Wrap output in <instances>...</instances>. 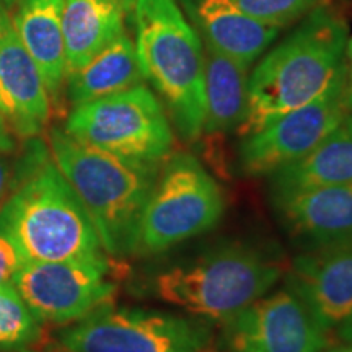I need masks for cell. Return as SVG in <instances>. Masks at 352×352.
<instances>
[{"mask_svg": "<svg viewBox=\"0 0 352 352\" xmlns=\"http://www.w3.org/2000/svg\"><path fill=\"white\" fill-rule=\"evenodd\" d=\"M64 131L78 142L145 165L160 166L175 144L164 104L144 83L74 107Z\"/></svg>", "mask_w": 352, "mask_h": 352, "instance_id": "52a82bcc", "label": "cell"}, {"mask_svg": "<svg viewBox=\"0 0 352 352\" xmlns=\"http://www.w3.org/2000/svg\"><path fill=\"white\" fill-rule=\"evenodd\" d=\"M13 285L41 323L72 324L111 303L116 284L108 279L107 256L23 263Z\"/></svg>", "mask_w": 352, "mask_h": 352, "instance_id": "9c48e42d", "label": "cell"}, {"mask_svg": "<svg viewBox=\"0 0 352 352\" xmlns=\"http://www.w3.org/2000/svg\"><path fill=\"white\" fill-rule=\"evenodd\" d=\"M283 270L243 243L219 246L153 277L152 292L188 314L227 323L270 292Z\"/></svg>", "mask_w": 352, "mask_h": 352, "instance_id": "5b68a950", "label": "cell"}, {"mask_svg": "<svg viewBox=\"0 0 352 352\" xmlns=\"http://www.w3.org/2000/svg\"><path fill=\"white\" fill-rule=\"evenodd\" d=\"M228 2L245 15L277 28L294 23L318 6V0H228Z\"/></svg>", "mask_w": 352, "mask_h": 352, "instance_id": "7402d4cb", "label": "cell"}, {"mask_svg": "<svg viewBox=\"0 0 352 352\" xmlns=\"http://www.w3.org/2000/svg\"><path fill=\"white\" fill-rule=\"evenodd\" d=\"M183 3L202 41L248 67L280 33V28L245 15L228 0H183Z\"/></svg>", "mask_w": 352, "mask_h": 352, "instance_id": "2e32d148", "label": "cell"}, {"mask_svg": "<svg viewBox=\"0 0 352 352\" xmlns=\"http://www.w3.org/2000/svg\"><path fill=\"white\" fill-rule=\"evenodd\" d=\"M12 352H36L33 349H28V347H23V349H19V351H12Z\"/></svg>", "mask_w": 352, "mask_h": 352, "instance_id": "1f68e13d", "label": "cell"}, {"mask_svg": "<svg viewBox=\"0 0 352 352\" xmlns=\"http://www.w3.org/2000/svg\"><path fill=\"white\" fill-rule=\"evenodd\" d=\"M41 336V321L33 315L15 285H0V351H19Z\"/></svg>", "mask_w": 352, "mask_h": 352, "instance_id": "44dd1931", "label": "cell"}, {"mask_svg": "<svg viewBox=\"0 0 352 352\" xmlns=\"http://www.w3.org/2000/svg\"><path fill=\"white\" fill-rule=\"evenodd\" d=\"M8 179H10V171H8V164L3 158V153H0V206H2L3 197H6Z\"/></svg>", "mask_w": 352, "mask_h": 352, "instance_id": "d4e9b609", "label": "cell"}, {"mask_svg": "<svg viewBox=\"0 0 352 352\" xmlns=\"http://www.w3.org/2000/svg\"><path fill=\"white\" fill-rule=\"evenodd\" d=\"M124 3H126L127 15H129V12H131V8H132V3H134V0H124Z\"/></svg>", "mask_w": 352, "mask_h": 352, "instance_id": "4dcf8cb0", "label": "cell"}, {"mask_svg": "<svg viewBox=\"0 0 352 352\" xmlns=\"http://www.w3.org/2000/svg\"><path fill=\"white\" fill-rule=\"evenodd\" d=\"M13 131L8 126V122L6 121V118L0 114V153H12L15 151L16 144H15V138H13Z\"/></svg>", "mask_w": 352, "mask_h": 352, "instance_id": "cb8c5ba5", "label": "cell"}, {"mask_svg": "<svg viewBox=\"0 0 352 352\" xmlns=\"http://www.w3.org/2000/svg\"><path fill=\"white\" fill-rule=\"evenodd\" d=\"M347 88L344 65L318 98L245 135L240 144L241 171L248 176H271L314 151L349 113L346 107Z\"/></svg>", "mask_w": 352, "mask_h": 352, "instance_id": "30bf717a", "label": "cell"}, {"mask_svg": "<svg viewBox=\"0 0 352 352\" xmlns=\"http://www.w3.org/2000/svg\"><path fill=\"white\" fill-rule=\"evenodd\" d=\"M65 352H212L199 321L142 308H96L59 334Z\"/></svg>", "mask_w": 352, "mask_h": 352, "instance_id": "ba28073f", "label": "cell"}, {"mask_svg": "<svg viewBox=\"0 0 352 352\" xmlns=\"http://www.w3.org/2000/svg\"><path fill=\"white\" fill-rule=\"evenodd\" d=\"M344 63H346V70H347V85H349V90H351L352 88V36L347 38Z\"/></svg>", "mask_w": 352, "mask_h": 352, "instance_id": "484cf974", "label": "cell"}, {"mask_svg": "<svg viewBox=\"0 0 352 352\" xmlns=\"http://www.w3.org/2000/svg\"><path fill=\"white\" fill-rule=\"evenodd\" d=\"M285 283L324 331L341 327L352 315V239L302 253Z\"/></svg>", "mask_w": 352, "mask_h": 352, "instance_id": "7c38bea8", "label": "cell"}, {"mask_svg": "<svg viewBox=\"0 0 352 352\" xmlns=\"http://www.w3.org/2000/svg\"><path fill=\"white\" fill-rule=\"evenodd\" d=\"M346 107H347V111L352 113V88L349 90L347 88V95H346Z\"/></svg>", "mask_w": 352, "mask_h": 352, "instance_id": "f546056e", "label": "cell"}, {"mask_svg": "<svg viewBox=\"0 0 352 352\" xmlns=\"http://www.w3.org/2000/svg\"><path fill=\"white\" fill-rule=\"evenodd\" d=\"M0 114L13 134L36 138L52 104L36 63L16 34L10 10L0 7Z\"/></svg>", "mask_w": 352, "mask_h": 352, "instance_id": "4fadbf2b", "label": "cell"}, {"mask_svg": "<svg viewBox=\"0 0 352 352\" xmlns=\"http://www.w3.org/2000/svg\"><path fill=\"white\" fill-rule=\"evenodd\" d=\"M338 333H340V338L342 341L352 342V315L341 324V327H338Z\"/></svg>", "mask_w": 352, "mask_h": 352, "instance_id": "4316f807", "label": "cell"}, {"mask_svg": "<svg viewBox=\"0 0 352 352\" xmlns=\"http://www.w3.org/2000/svg\"><path fill=\"white\" fill-rule=\"evenodd\" d=\"M21 170L26 175L0 206V235L23 263L103 256L90 215L43 140L28 139Z\"/></svg>", "mask_w": 352, "mask_h": 352, "instance_id": "6da1fadb", "label": "cell"}, {"mask_svg": "<svg viewBox=\"0 0 352 352\" xmlns=\"http://www.w3.org/2000/svg\"><path fill=\"white\" fill-rule=\"evenodd\" d=\"M51 157L90 215L111 256L131 254L144 206L160 166L126 160L82 144L59 127L50 131Z\"/></svg>", "mask_w": 352, "mask_h": 352, "instance_id": "277c9868", "label": "cell"}, {"mask_svg": "<svg viewBox=\"0 0 352 352\" xmlns=\"http://www.w3.org/2000/svg\"><path fill=\"white\" fill-rule=\"evenodd\" d=\"M23 259L6 236L0 235V285L12 284Z\"/></svg>", "mask_w": 352, "mask_h": 352, "instance_id": "603a6c76", "label": "cell"}, {"mask_svg": "<svg viewBox=\"0 0 352 352\" xmlns=\"http://www.w3.org/2000/svg\"><path fill=\"white\" fill-rule=\"evenodd\" d=\"M352 183V113L311 152L271 175V195Z\"/></svg>", "mask_w": 352, "mask_h": 352, "instance_id": "ac0fdd59", "label": "cell"}, {"mask_svg": "<svg viewBox=\"0 0 352 352\" xmlns=\"http://www.w3.org/2000/svg\"><path fill=\"white\" fill-rule=\"evenodd\" d=\"M204 44L206 118L202 134L222 135L236 131L248 101V65Z\"/></svg>", "mask_w": 352, "mask_h": 352, "instance_id": "ffe728a7", "label": "cell"}, {"mask_svg": "<svg viewBox=\"0 0 352 352\" xmlns=\"http://www.w3.org/2000/svg\"><path fill=\"white\" fill-rule=\"evenodd\" d=\"M142 82L135 44L124 32L85 65L69 74L65 96L72 107H78L88 101L129 90Z\"/></svg>", "mask_w": 352, "mask_h": 352, "instance_id": "d6986e66", "label": "cell"}, {"mask_svg": "<svg viewBox=\"0 0 352 352\" xmlns=\"http://www.w3.org/2000/svg\"><path fill=\"white\" fill-rule=\"evenodd\" d=\"M65 0H19L13 7V26L36 63L52 107H60L67 82L64 44Z\"/></svg>", "mask_w": 352, "mask_h": 352, "instance_id": "9a60e30c", "label": "cell"}, {"mask_svg": "<svg viewBox=\"0 0 352 352\" xmlns=\"http://www.w3.org/2000/svg\"><path fill=\"white\" fill-rule=\"evenodd\" d=\"M134 25L135 54L183 140L202 135L206 118L204 44L176 0H134L127 15Z\"/></svg>", "mask_w": 352, "mask_h": 352, "instance_id": "3957f363", "label": "cell"}, {"mask_svg": "<svg viewBox=\"0 0 352 352\" xmlns=\"http://www.w3.org/2000/svg\"><path fill=\"white\" fill-rule=\"evenodd\" d=\"M294 236L318 246L352 239V183L271 195Z\"/></svg>", "mask_w": 352, "mask_h": 352, "instance_id": "5bb4252c", "label": "cell"}, {"mask_svg": "<svg viewBox=\"0 0 352 352\" xmlns=\"http://www.w3.org/2000/svg\"><path fill=\"white\" fill-rule=\"evenodd\" d=\"M347 38L346 21L336 13L320 6L308 12L250 76L246 113L236 129L241 138L323 95L344 69Z\"/></svg>", "mask_w": 352, "mask_h": 352, "instance_id": "7a4b0ae2", "label": "cell"}, {"mask_svg": "<svg viewBox=\"0 0 352 352\" xmlns=\"http://www.w3.org/2000/svg\"><path fill=\"white\" fill-rule=\"evenodd\" d=\"M16 2H19V0H0V7L7 8V10H12V8L16 6Z\"/></svg>", "mask_w": 352, "mask_h": 352, "instance_id": "f1b7e54d", "label": "cell"}, {"mask_svg": "<svg viewBox=\"0 0 352 352\" xmlns=\"http://www.w3.org/2000/svg\"><path fill=\"white\" fill-rule=\"evenodd\" d=\"M63 352H65V351H63Z\"/></svg>", "mask_w": 352, "mask_h": 352, "instance_id": "d6a6232c", "label": "cell"}, {"mask_svg": "<svg viewBox=\"0 0 352 352\" xmlns=\"http://www.w3.org/2000/svg\"><path fill=\"white\" fill-rule=\"evenodd\" d=\"M124 0H65L64 44L67 76L126 32Z\"/></svg>", "mask_w": 352, "mask_h": 352, "instance_id": "e0dca14e", "label": "cell"}, {"mask_svg": "<svg viewBox=\"0 0 352 352\" xmlns=\"http://www.w3.org/2000/svg\"><path fill=\"white\" fill-rule=\"evenodd\" d=\"M226 212V197L195 155L171 153L162 164L145 202L131 254H160L212 230Z\"/></svg>", "mask_w": 352, "mask_h": 352, "instance_id": "8992f818", "label": "cell"}, {"mask_svg": "<svg viewBox=\"0 0 352 352\" xmlns=\"http://www.w3.org/2000/svg\"><path fill=\"white\" fill-rule=\"evenodd\" d=\"M230 352H321L327 331L289 289L263 296L226 323Z\"/></svg>", "mask_w": 352, "mask_h": 352, "instance_id": "8fae6325", "label": "cell"}, {"mask_svg": "<svg viewBox=\"0 0 352 352\" xmlns=\"http://www.w3.org/2000/svg\"><path fill=\"white\" fill-rule=\"evenodd\" d=\"M321 352H352V342H347V344H342V346L329 347V349L324 347V349Z\"/></svg>", "mask_w": 352, "mask_h": 352, "instance_id": "83f0119b", "label": "cell"}]
</instances>
